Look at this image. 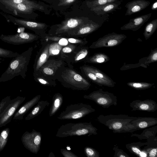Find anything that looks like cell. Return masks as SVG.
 <instances>
[{"label": "cell", "mask_w": 157, "mask_h": 157, "mask_svg": "<svg viewBox=\"0 0 157 157\" xmlns=\"http://www.w3.org/2000/svg\"><path fill=\"white\" fill-rule=\"evenodd\" d=\"M32 50V48H29L27 50L13 58L6 71L0 77V82L11 80L18 76H21L25 79Z\"/></svg>", "instance_id": "cell-1"}, {"label": "cell", "mask_w": 157, "mask_h": 157, "mask_svg": "<svg viewBox=\"0 0 157 157\" xmlns=\"http://www.w3.org/2000/svg\"><path fill=\"white\" fill-rule=\"evenodd\" d=\"M138 117L126 115H100L98 121L115 133L132 132L137 129L132 122Z\"/></svg>", "instance_id": "cell-2"}, {"label": "cell", "mask_w": 157, "mask_h": 157, "mask_svg": "<svg viewBox=\"0 0 157 157\" xmlns=\"http://www.w3.org/2000/svg\"><path fill=\"white\" fill-rule=\"evenodd\" d=\"M98 130L90 122L70 123L62 125L58 129L56 136L63 138L73 136H90L97 135Z\"/></svg>", "instance_id": "cell-3"}, {"label": "cell", "mask_w": 157, "mask_h": 157, "mask_svg": "<svg viewBox=\"0 0 157 157\" xmlns=\"http://www.w3.org/2000/svg\"><path fill=\"white\" fill-rule=\"evenodd\" d=\"M95 111V109L89 104L82 103L72 104L67 105L57 118L60 120L78 119Z\"/></svg>", "instance_id": "cell-4"}, {"label": "cell", "mask_w": 157, "mask_h": 157, "mask_svg": "<svg viewBox=\"0 0 157 157\" xmlns=\"http://www.w3.org/2000/svg\"><path fill=\"white\" fill-rule=\"evenodd\" d=\"M83 98L93 101L104 108H108L111 106L117 105V98L115 95L101 89L93 91L88 95H84Z\"/></svg>", "instance_id": "cell-5"}, {"label": "cell", "mask_w": 157, "mask_h": 157, "mask_svg": "<svg viewBox=\"0 0 157 157\" xmlns=\"http://www.w3.org/2000/svg\"><path fill=\"white\" fill-rule=\"evenodd\" d=\"M0 10L4 13L23 19L32 18L36 10L33 6L25 3L9 6L0 5Z\"/></svg>", "instance_id": "cell-6"}, {"label": "cell", "mask_w": 157, "mask_h": 157, "mask_svg": "<svg viewBox=\"0 0 157 157\" xmlns=\"http://www.w3.org/2000/svg\"><path fill=\"white\" fill-rule=\"evenodd\" d=\"M62 78L70 87L75 90H87L91 85L80 75L72 70H66Z\"/></svg>", "instance_id": "cell-7"}, {"label": "cell", "mask_w": 157, "mask_h": 157, "mask_svg": "<svg viewBox=\"0 0 157 157\" xmlns=\"http://www.w3.org/2000/svg\"><path fill=\"white\" fill-rule=\"evenodd\" d=\"M126 37L124 34L114 32L109 33L93 42L90 48L96 49L115 47L120 44Z\"/></svg>", "instance_id": "cell-8"}, {"label": "cell", "mask_w": 157, "mask_h": 157, "mask_svg": "<svg viewBox=\"0 0 157 157\" xmlns=\"http://www.w3.org/2000/svg\"><path fill=\"white\" fill-rule=\"evenodd\" d=\"M42 139L41 133L33 129L31 132L26 131L22 135L21 142L24 147L33 153L36 154L40 149Z\"/></svg>", "instance_id": "cell-9"}, {"label": "cell", "mask_w": 157, "mask_h": 157, "mask_svg": "<svg viewBox=\"0 0 157 157\" xmlns=\"http://www.w3.org/2000/svg\"><path fill=\"white\" fill-rule=\"evenodd\" d=\"M25 99V97L18 96L10 100L4 111L0 115V128L10 122L15 113Z\"/></svg>", "instance_id": "cell-10"}, {"label": "cell", "mask_w": 157, "mask_h": 157, "mask_svg": "<svg viewBox=\"0 0 157 157\" xmlns=\"http://www.w3.org/2000/svg\"><path fill=\"white\" fill-rule=\"evenodd\" d=\"M38 38V36L34 34L21 32L13 35L2 34L0 39L2 41L13 45H18L32 42Z\"/></svg>", "instance_id": "cell-11"}, {"label": "cell", "mask_w": 157, "mask_h": 157, "mask_svg": "<svg viewBox=\"0 0 157 157\" xmlns=\"http://www.w3.org/2000/svg\"><path fill=\"white\" fill-rule=\"evenodd\" d=\"M86 20L79 17L68 18L57 25L58 27L56 30V34L67 33L69 31L89 22L85 21Z\"/></svg>", "instance_id": "cell-12"}, {"label": "cell", "mask_w": 157, "mask_h": 157, "mask_svg": "<svg viewBox=\"0 0 157 157\" xmlns=\"http://www.w3.org/2000/svg\"><path fill=\"white\" fill-rule=\"evenodd\" d=\"M102 25V23L100 22L98 23L90 21L69 31L67 33L69 35L71 36L86 35L96 31Z\"/></svg>", "instance_id": "cell-13"}, {"label": "cell", "mask_w": 157, "mask_h": 157, "mask_svg": "<svg viewBox=\"0 0 157 157\" xmlns=\"http://www.w3.org/2000/svg\"><path fill=\"white\" fill-rule=\"evenodd\" d=\"M130 106L132 111L154 112L157 110V103L155 101L151 99L134 100L130 103Z\"/></svg>", "instance_id": "cell-14"}, {"label": "cell", "mask_w": 157, "mask_h": 157, "mask_svg": "<svg viewBox=\"0 0 157 157\" xmlns=\"http://www.w3.org/2000/svg\"><path fill=\"white\" fill-rule=\"evenodd\" d=\"M151 13L142 15L131 19L127 24L121 27V30H132L136 31L139 29L150 18Z\"/></svg>", "instance_id": "cell-15"}, {"label": "cell", "mask_w": 157, "mask_h": 157, "mask_svg": "<svg viewBox=\"0 0 157 157\" xmlns=\"http://www.w3.org/2000/svg\"><path fill=\"white\" fill-rule=\"evenodd\" d=\"M150 2L146 0H134L127 2L125 6L127 8L125 16H130L139 12L147 7Z\"/></svg>", "instance_id": "cell-16"}, {"label": "cell", "mask_w": 157, "mask_h": 157, "mask_svg": "<svg viewBox=\"0 0 157 157\" xmlns=\"http://www.w3.org/2000/svg\"><path fill=\"white\" fill-rule=\"evenodd\" d=\"M40 95H36L23 105L15 113L13 120H22L24 116L40 100Z\"/></svg>", "instance_id": "cell-17"}, {"label": "cell", "mask_w": 157, "mask_h": 157, "mask_svg": "<svg viewBox=\"0 0 157 157\" xmlns=\"http://www.w3.org/2000/svg\"><path fill=\"white\" fill-rule=\"evenodd\" d=\"M122 1V0H119L113 2L92 8H90V10L98 15H105L119 9V6Z\"/></svg>", "instance_id": "cell-18"}, {"label": "cell", "mask_w": 157, "mask_h": 157, "mask_svg": "<svg viewBox=\"0 0 157 157\" xmlns=\"http://www.w3.org/2000/svg\"><path fill=\"white\" fill-rule=\"evenodd\" d=\"M85 66L87 69L93 72L103 83L104 86L113 87L115 86L116 82L101 70L92 66L86 65Z\"/></svg>", "instance_id": "cell-19"}, {"label": "cell", "mask_w": 157, "mask_h": 157, "mask_svg": "<svg viewBox=\"0 0 157 157\" xmlns=\"http://www.w3.org/2000/svg\"><path fill=\"white\" fill-rule=\"evenodd\" d=\"M137 130L143 129L157 124V118L153 117H138L132 122Z\"/></svg>", "instance_id": "cell-20"}, {"label": "cell", "mask_w": 157, "mask_h": 157, "mask_svg": "<svg viewBox=\"0 0 157 157\" xmlns=\"http://www.w3.org/2000/svg\"><path fill=\"white\" fill-rule=\"evenodd\" d=\"M62 63L61 60H51L46 62L41 67V71L46 75H53Z\"/></svg>", "instance_id": "cell-21"}, {"label": "cell", "mask_w": 157, "mask_h": 157, "mask_svg": "<svg viewBox=\"0 0 157 157\" xmlns=\"http://www.w3.org/2000/svg\"><path fill=\"white\" fill-rule=\"evenodd\" d=\"M50 103L47 101H39L33 109L25 117L26 121L30 120L40 114L48 106Z\"/></svg>", "instance_id": "cell-22"}, {"label": "cell", "mask_w": 157, "mask_h": 157, "mask_svg": "<svg viewBox=\"0 0 157 157\" xmlns=\"http://www.w3.org/2000/svg\"><path fill=\"white\" fill-rule=\"evenodd\" d=\"M20 3L28 4L34 7L36 10H44L42 6L32 0H0V5L9 6Z\"/></svg>", "instance_id": "cell-23"}, {"label": "cell", "mask_w": 157, "mask_h": 157, "mask_svg": "<svg viewBox=\"0 0 157 157\" xmlns=\"http://www.w3.org/2000/svg\"><path fill=\"white\" fill-rule=\"evenodd\" d=\"M63 101V98L60 94L57 93L53 95L52 103L49 111V116L50 117L53 116L58 111Z\"/></svg>", "instance_id": "cell-24"}, {"label": "cell", "mask_w": 157, "mask_h": 157, "mask_svg": "<svg viewBox=\"0 0 157 157\" xmlns=\"http://www.w3.org/2000/svg\"><path fill=\"white\" fill-rule=\"evenodd\" d=\"M109 60L108 56L104 53L98 52L89 58L87 61L90 63L101 64L105 63Z\"/></svg>", "instance_id": "cell-25"}, {"label": "cell", "mask_w": 157, "mask_h": 157, "mask_svg": "<svg viewBox=\"0 0 157 157\" xmlns=\"http://www.w3.org/2000/svg\"><path fill=\"white\" fill-rule=\"evenodd\" d=\"M157 29V19H153L146 25L143 35L146 40L149 39Z\"/></svg>", "instance_id": "cell-26"}, {"label": "cell", "mask_w": 157, "mask_h": 157, "mask_svg": "<svg viewBox=\"0 0 157 157\" xmlns=\"http://www.w3.org/2000/svg\"><path fill=\"white\" fill-rule=\"evenodd\" d=\"M49 45L48 44L46 46L38 58L35 67V69L36 71L39 70L48 59L49 57Z\"/></svg>", "instance_id": "cell-27"}, {"label": "cell", "mask_w": 157, "mask_h": 157, "mask_svg": "<svg viewBox=\"0 0 157 157\" xmlns=\"http://www.w3.org/2000/svg\"><path fill=\"white\" fill-rule=\"evenodd\" d=\"M146 144V143L140 142L126 144V147L131 153L135 154L137 156H140L143 151L141 150V147Z\"/></svg>", "instance_id": "cell-28"}, {"label": "cell", "mask_w": 157, "mask_h": 157, "mask_svg": "<svg viewBox=\"0 0 157 157\" xmlns=\"http://www.w3.org/2000/svg\"><path fill=\"white\" fill-rule=\"evenodd\" d=\"M127 85L135 89L138 90H144L151 87L154 84L144 82H129Z\"/></svg>", "instance_id": "cell-29"}, {"label": "cell", "mask_w": 157, "mask_h": 157, "mask_svg": "<svg viewBox=\"0 0 157 157\" xmlns=\"http://www.w3.org/2000/svg\"><path fill=\"white\" fill-rule=\"evenodd\" d=\"M10 132L9 128L3 129L0 132V152L4 149L7 143Z\"/></svg>", "instance_id": "cell-30"}, {"label": "cell", "mask_w": 157, "mask_h": 157, "mask_svg": "<svg viewBox=\"0 0 157 157\" xmlns=\"http://www.w3.org/2000/svg\"><path fill=\"white\" fill-rule=\"evenodd\" d=\"M118 0H87L86 1V5L89 8H91Z\"/></svg>", "instance_id": "cell-31"}, {"label": "cell", "mask_w": 157, "mask_h": 157, "mask_svg": "<svg viewBox=\"0 0 157 157\" xmlns=\"http://www.w3.org/2000/svg\"><path fill=\"white\" fill-rule=\"evenodd\" d=\"M144 64L146 68L149 64L157 61V48L152 49L149 55L147 57L143 58Z\"/></svg>", "instance_id": "cell-32"}, {"label": "cell", "mask_w": 157, "mask_h": 157, "mask_svg": "<svg viewBox=\"0 0 157 157\" xmlns=\"http://www.w3.org/2000/svg\"><path fill=\"white\" fill-rule=\"evenodd\" d=\"M82 68L85 75L93 82L100 86H104L103 83L98 79L93 72L87 69L85 66Z\"/></svg>", "instance_id": "cell-33"}, {"label": "cell", "mask_w": 157, "mask_h": 157, "mask_svg": "<svg viewBox=\"0 0 157 157\" xmlns=\"http://www.w3.org/2000/svg\"><path fill=\"white\" fill-rule=\"evenodd\" d=\"M62 46L57 42L51 44L49 46V56L58 55L61 50Z\"/></svg>", "instance_id": "cell-34"}, {"label": "cell", "mask_w": 157, "mask_h": 157, "mask_svg": "<svg viewBox=\"0 0 157 157\" xmlns=\"http://www.w3.org/2000/svg\"><path fill=\"white\" fill-rule=\"evenodd\" d=\"M19 53L0 47V57L12 58L17 56Z\"/></svg>", "instance_id": "cell-35"}, {"label": "cell", "mask_w": 157, "mask_h": 157, "mask_svg": "<svg viewBox=\"0 0 157 157\" xmlns=\"http://www.w3.org/2000/svg\"><path fill=\"white\" fill-rule=\"evenodd\" d=\"M47 39L57 42L62 46H66L68 44L69 42L67 38L59 37L56 36H48L46 37Z\"/></svg>", "instance_id": "cell-36"}, {"label": "cell", "mask_w": 157, "mask_h": 157, "mask_svg": "<svg viewBox=\"0 0 157 157\" xmlns=\"http://www.w3.org/2000/svg\"><path fill=\"white\" fill-rule=\"evenodd\" d=\"M84 153L88 157H99V152L94 148L90 147H86L84 149Z\"/></svg>", "instance_id": "cell-37"}, {"label": "cell", "mask_w": 157, "mask_h": 157, "mask_svg": "<svg viewBox=\"0 0 157 157\" xmlns=\"http://www.w3.org/2000/svg\"><path fill=\"white\" fill-rule=\"evenodd\" d=\"M10 96H7L0 102V115L4 111L10 100Z\"/></svg>", "instance_id": "cell-38"}, {"label": "cell", "mask_w": 157, "mask_h": 157, "mask_svg": "<svg viewBox=\"0 0 157 157\" xmlns=\"http://www.w3.org/2000/svg\"><path fill=\"white\" fill-rule=\"evenodd\" d=\"M88 53V50L86 48L82 49L76 55L75 60V61H78L83 59L86 57Z\"/></svg>", "instance_id": "cell-39"}, {"label": "cell", "mask_w": 157, "mask_h": 157, "mask_svg": "<svg viewBox=\"0 0 157 157\" xmlns=\"http://www.w3.org/2000/svg\"><path fill=\"white\" fill-rule=\"evenodd\" d=\"M115 151L114 157H129V156L122 150L119 149L116 146L113 148Z\"/></svg>", "instance_id": "cell-40"}, {"label": "cell", "mask_w": 157, "mask_h": 157, "mask_svg": "<svg viewBox=\"0 0 157 157\" xmlns=\"http://www.w3.org/2000/svg\"><path fill=\"white\" fill-rule=\"evenodd\" d=\"M60 152L64 157H78L72 152L64 148L61 149Z\"/></svg>", "instance_id": "cell-41"}, {"label": "cell", "mask_w": 157, "mask_h": 157, "mask_svg": "<svg viewBox=\"0 0 157 157\" xmlns=\"http://www.w3.org/2000/svg\"><path fill=\"white\" fill-rule=\"evenodd\" d=\"M75 45L70 44L62 49V52L64 53H69L72 52L75 48Z\"/></svg>", "instance_id": "cell-42"}, {"label": "cell", "mask_w": 157, "mask_h": 157, "mask_svg": "<svg viewBox=\"0 0 157 157\" xmlns=\"http://www.w3.org/2000/svg\"><path fill=\"white\" fill-rule=\"evenodd\" d=\"M67 40L69 43L72 44H85L87 43V41L86 40H83L74 38H67Z\"/></svg>", "instance_id": "cell-43"}, {"label": "cell", "mask_w": 157, "mask_h": 157, "mask_svg": "<svg viewBox=\"0 0 157 157\" xmlns=\"http://www.w3.org/2000/svg\"><path fill=\"white\" fill-rule=\"evenodd\" d=\"M148 157H156L157 156V148L156 147L150 148L147 150V152Z\"/></svg>", "instance_id": "cell-44"}, {"label": "cell", "mask_w": 157, "mask_h": 157, "mask_svg": "<svg viewBox=\"0 0 157 157\" xmlns=\"http://www.w3.org/2000/svg\"><path fill=\"white\" fill-rule=\"evenodd\" d=\"M76 0H59V2L58 5V6H66L70 5Z\"/></svg>", "instance_id": "cell-45"}, {"label": "cell", "mask_w": 157, "mask_h": 157, "mask_svg": "<svg viewBox=\"0 0 157 157\" xmlns=\"http://www.w3.org/2000/svg\"><path fill=\"white\" fill-rule=\"evenodd\" d=\"M37 80L39 82L43 85H49L50 84L48 82L42 78H37Z\"/></svg>", "instance_id": "cell-46"}, {"label": "cell", "mask_w": 157, "mask_h": 157, "mask_svg": "<svg viewBox=\"0 0 157 157\" xmlns=\"http://www.w3.org/2000/svg\"><path fill=\"white\" fill-rule=\"evenodd\" d=\"M151 9L152 10H156L157 9V1L156 0L152 5L151 6Z\"/></svg>", "instance_id": "cell-47"}, {"label": "cell", "mask_w": 157, "mask_h": 157, "mask_svg": "<svg viewBox=\"0 0 157 157\" xmlns=\"http://www.w3.org/2000/svg\"><path fill=\"white\" fill-rule=\"evenodd\" d=\"M4 60V59H3L2 58L0 57V63H2Z\"/></svg>", "instance_id": "cell-48"}]
</instances>
